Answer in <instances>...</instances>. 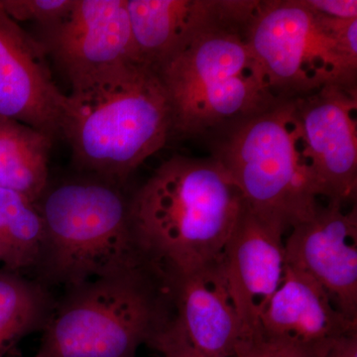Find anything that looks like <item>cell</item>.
<instances>
[{"label":"cell","mask_w":357,"mask_h":357,"mask_svg":"<svg viewBox=\"0 0 357 357\" xmlns=\"http://www.w3.org/2000/svg\"><path fill=\"white\" fill-rule=\"evenodd\" d=\"M256 3L225 0L222 13L156 70L172 110V136L225 130L280 102L246 37Z\"/></svg>","instance_id":"1"},{"label":"cell","mask_w":357,"mask_h":357,"mask_svg":"<svg viewBox=\"0 0 357 357\" xmlns=\"http://www.w3.org/2000/svg\"><path fill=\"white\" fill-rule=\"evenodd\" d=\"M245 206L217 159L175 155L131 196V218L152 263L187 272L222 257Z\"/></svg>","instance_id":"2"},{"label":"cell","mask_w":357,"mask_h":357,"mask_svg":"<svg viewBox=\"0 0 357 357\" xmlns=\"http://www.w3.org/2000/svg\"><path fill=\"white\" fill-rule=\"evenodd\" d=\"M62 138L89 175L124 185L172 137V110L155 70L115 66L70 84Z\"/></svg>","instance_id":"3"},{"label":"cell","mask_w":357,"mask_h":357,"mask_svg":"<svg viewBox=\"0 0 357 357\" xmlns=\"http://www.w3.org/2000/svg\"><path fill=\"white\" fill-rule=\"evenodd\" d=\"M114 181L86 175L48 187L36 202L45 243L38 281L67 289L145 265L131 218V197ZM156 266V265H155Z\"/></svg>","instance_id":"4"},{"label":"cell","mask_w":357,"mask_h":357,"mask_svg":"<svg viewBox=\"0 0 357 357\" xmlns=\"http://www.w3.org/2000/svg\"><path fill=\"white\" fill-rule=\"evenodd\" d=\"M165 274L145 265L67 289L32 357H136L173 318Z\"/></svg>","instance_id":"5"},{"label":"cell","mask_w":357,"mask_h":357,"mask_svg":"<svg viewBox=\"0 0 357 357\" xmlns=\"http://www.w3.org/2000/svg\"><path fill=\"white\" fill-rule=\"evenodd\" d=\"M246 37L278 100L356 89L357 18L328 17L305 0L257 1Z\"/></svg>","instance_id":"6"},{"label":"cell","mask_w":357,"mask_h":357,"mask_svg":"<svg viewBox=\"0 0 357 357\" xmlns=\"http://www.w3.org/2000/svg\"><path fill=\"white\" fill-rule=\"evenodd\" d=\"M215 147L251 210L281 218L289 229L309 220L319 198L294 100L237 122Z\"/></svg>","instance_id":"7"},{"label":"cell","mask_w":357,"mask_h":357,"mask_svg":"<svg viewBox=\"0 0 357 357\" xmlns=\"http://www.w3.org/2000/svg\"><path fill=\"white\" fill-rule=\"evenodd\" d=\"M38 42L70 84L126 63H138L126 0H75L70 13L41 28Z\"/></svg>","instance_id":"8"},{"label":"cell","mask_w":357,"mask_h":357,"mask_svg":"<svg viewBox=\"0 0 357 357\" xmlns=\"http://www.w3.org/2000/svg\"><path fill=\"white\" fill-rule=\"evenodd\" d=\"M319 198L344 204L357 190L356 89L328 86L295 98Z\"/></svg>","instance_id":"9"},{"label":"cell","mask_w":357,"mask_h":357,"mask_svg":"<svg viewBox=\"0 0 357 357\" xmlns=\"http://www.w3.org/2000/svg\"><path fill=\"white\" fill-rule=\"evenodd\" d=\"M288 229L281 218L262 215L246 204L223 249V268L246 345L257 340L263 312L283 280Z\"/></svg>","instance_id":"10"},{"label":"cell","mask_w":357,"mask_h":357,"mask_svg":"<svg viewBox=\"0 0 357 357\" xmlns=\"http://www.w3.org/2000/svg\"><path fill=\"white\" fill-rule=\"evenodd\" d=\"M286 238L287 266L307 275L344 316L357 321V211L328 202L291 227Z\"/></svg>","instance_id":"11"},{"label":"cell","mask_w":357,"mask_h":357,"mask_svg":"<svg viewBox=\"0 0 357 357\" xmlns=\"http://www.w3.org/2000/svg\"><path fill=\"white\" fill-rule=\"evenodd\" d=\"M47 55L0 6V119H13L55 140L62 137L68 96L59 89Z\"/></svg>","instance_id":"12"},{"label":"cell","mask_w":357,"mask_h":357,"mask_svg":"<svg viewBox=\"0 0 357 357\" xmlns=\"http://www.w3.org/2000/svg\"><path fill=\"white\" fill-rule=\"evenodd\" d=\"M357 333L316 281L285 266L283 280L260 319V342L288 357H321L337 340Z\"/></svg>","instance_id":"13"},{"label":"cell","mask_w":357,"mask_h":357,"mask_svg":"<svg viewBox=\"0 0 357 357\" xmlns=\"http://www.w3.org/2000/svg\"><path fill=\"white\" fill-rule=\"evenodd\" d=\"M174 321L208 357H236L246 345L243 323L220 259L187 272H165Z\"/></svg>","instance_id":"14"},{"label":"cell","mask_w":357,"mask_h":357,"mask_svg":"<svg viewBox=\"0 0 357 357\" xmlns=\"http://www.w3.org/2000/svg\"><path fill=\"white\" fill-rule=\"evenodd\" d=\"M225 0H126L138 63L156 72L222 13Z\"/></svg>","instance_id":"15"},{"label":"cell","mask_w":357,"mask_h":357,"mask_svg":"<svg viewBox=\"0 0 357 357\" xmlns=\"http://www.w3.org/2000/svg\"><path fill=\"white\" fill-rule=\"evenodd\" d=\"M53 141L31 126L0 119V188L36 203L49 185Z\"/></svg>","instance_id":"16"},{"label":"cell","mask_w":357,"mask_h":357,"mask_svg":"<svg viewBox=\"0 0 357 357\" xmlns=\"http://www.w3.org/2000/svg\"><path fill=\"white\" fill-rule=\"evenodd\" d=\"M55 304L41 282L17 272L0 271V357L23 337L43 331Z\"/></svg>","instance_id":"17"},{"label":"cell","mask_w":357,"mask_h":357,"mask_svg":"<svg viewBox=\"0 0 357 357\" xmlns=\"http://www.w3.org/2000/svg\"><path fill=\"white\" fill-rule=\"evenodd\" d=\"M44 243V222L36 203L0 188V262L17 273L36 270Z\"/></svg>","instance_id":"18"},{"label":"cell","mask_w":357,"mask_h":357,"mask_svg":"<svg viewBox=\"0 0 357 357\" xmlns=\"http://www.w3.org/2000/svg\"><path fill=\"white\" fill-rule=\"evenodd\" d=\"M74 4L75 0H0V6L14 21H33L40 28L62 20Z\"/></svg>","instance_id":"19"},{"label":"cell","mask_w":357,"mask_h":357,"mask_svg":"<svg viewBox=\"0 0 357 357\" xmlns=\"http://www.w3.org/2000/svg\"><path fill=\"white\" fill-rule=\"evenodd\" d=\"M147 347L163 357H208L195 349L173 318L154 335Z\"/></svg>","instance_id":"20"},{"label":"cell","mask_w":357,"mask_h":357,"mask_svg":"<svg viewBox=\"0 0 357 357\" xmlns=\"http://www.w3.org/2000/svg\"><path fill=\"white\" fill-rule=\"evenodd\" d=\"M312 10L337 20H356V0H305Z\"/></svg>","instance_id":"21"},{"label":"cell","mask_w":357,"mask_h":357,"mask_svg":"<svg viewBox=\"0 0 357 357\" xmlns=\"http://www.w3.org/2000/svg\"><path fill=\"white\" fill-rule=\"evenodd\" d=\"M321 357H357V333L337 338Z\"/></svg>","instance_id":"22"},{"label":"cell","mask_w":357,"mask_h":357,"mask_svg":"<svg viewBox=\"0 0 357 357\" xmlns=\"http://www.w3.org/2000/svg\"><path fill=\"white\" fill-rule=\"evenodd\" d=\"M237 357H288L285 354L267 345L255 342V344L249 345L243 351H241Z\"/></svg>","instance_id":"23"}]
</instances>
